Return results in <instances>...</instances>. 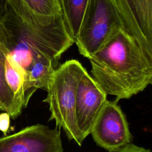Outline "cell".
Returning <instances> with one entry per match:
<instances>
[{
  "label": "cell",
  "mask_w": 152,
  "mask_h": 152,
  "mask_svg": "<svg viewBox=\"0 0 152 152\" xmlns=\"http://www.w3.org/2000/svg\"><path fill=\"white\" fill-rule=\"evenodd\" d=\"M2 20L8 34L10 53L24 73V108L39 88L46 90L62 55L74 43L62 14L37 15L22 0H8Z\"/></svg>",
  "instance_id": "cell-1"
},
{
  "label": "cell",
  "mask_w": 152,
  "mask_h": 152,
  "mask_svg": "<svg viewBox=\"0 0 152 152\" xmlns=\"http://www.w3.org/2000/svg\"><path fill=\"white\" fill-rule=\"evenodd\" d=\"M93 78L118 100L142 91L152 82V59L121 30L88 58Z\"/></svg>",
  "instance_id": "cell-2"
},
{
  "label": "cell",
  "mask_w": 152,
  "mask_h": 152,
  "mask_svg": "<svg viewBox=\"0 0 152 152\" xmlns=\"http://www.w3.org/2000/svg\"><path fill=\"white\" fill-rule=\"evenodd\" d=\"M86 69L77 60L59 65L49 82L48 94L43 102L49 105L50 117L58 128H62L68 138L81 146L84 141L75 121V105L79 81Z\"/></svg>",
  "instance_id": "cell-3"
},
{
  "label": "cell",
  "mask_w": 152,
  "mask_h": 152,
  "mask_svg": "<svg viewBox=\"0 0 152 152\" xmlns=\"http://www.w3.org/2000/svg\"><path fill=\"white\" fill-rule=\"evenodd\" d=\"M123 29L115 0H88L74 43L88 58Z\"/></svg>",
  "instance_id": "cell-4"
},
{
  "label": "cell",
  "mask_w": 152,
  "mask_h": 152,
  "mask_svg": "<svg viewBox=\"0 0 152 152\" xmlns=\"http://www.w3.org/2000/svg\"><path fill=\"white\" fill-rule=\"evenodd\" d=\"M119 100H107L90 134L96 144L109 152H116L130 144L132 136L125 113L118 104Z\"/></svg>",
  "instance_id": "cell-5"
},
{
  "label": "cell",
  "mask_w": 152,
  "mask_h": 152,
  "mask_svg": "<svg viewBox=\"0 0 152 152\" xmlns=\"http://www.w3.org/2000/svg\"><path fill=\"white\" fill-rule=\"evenodd\" d=\"M0 152H63L58 128L36 124L0 137Z\"/></svg>",
  "instance_id": "cell-6"
},
{
  "label": "cell",
  "mask_w": 152,
  "mask_h": 152,
  "mask_svg": "<svg viewBox=\"0 0 152 152\" xmlns=\"http://www.w3.org/2000/svg\"><path fill=\"white\" fill-rule=\"evenodd\" d=\"M124 30L152 59V0H115Z\"/></svg>",
  "instance_id": "cell-7"
},
{
  "label": "cell",
  "mask_w": 152,
  "mask_h": 152,
  "mask_svg": "<svg viewBox=\"0 0 152 152\" xmlns=\"http://www.w3.org/2000/svg\"><path fill=\"white\" fill-rule=\"evenodd\" d=\"M106 101L107 94L86 70L77 86L75 105L77 126L84 140Z\"/></svg>",
  "instance_id": "cell-8"
},
{
  "label": "cell",
  "mask_w": 152,
  "mask_h": 152,
  "mask_svg": "<svg viewBox=\"0 0 152 152\" xmlns=\"http://www.w3.org/2000/svg\"><path fill=\"white\" fill-rule=\"evenodd\" d=\"M9 49L8 34L2 21H0V110L7 113L12 119H16L23 108L17 103L5 78V60Z\"/></svg>",
  "instance_id": "cell-9"
},
{
  "label": "cell",
  "mask_w": 152,
  "mask_h": 152,
  "mask_svg": "<svg viewBox=\"0 0 152 152\" xmlns=\"http://www.w3.org/2000/svg\"><path fill=\"white\" fill-rule=\"evenodd\" d=\"M88 0H59L65 27L74 40L79 31Z\"/></svg>",
  "instance_id": "cell-10"
},
{
  "label": "cell",
  "mask_w": 152,
  "mask_h": 152,
  "mask_svg": "<svg viewBox=\"0 0 152 152\" xmlns=\"http://www.w3.org/2000/svg\"><path fill=\"white\" fill-rule=\"evenodd\" d=\"M5 78L17 103L23 109L25 75L22 69L12 59L10 55V43L9 49L5 60Z\"/></svg>",
  "instance_id": "cell-11"
},
{
  "label": "cell",
  "mask_w": 152,
  "mask_h": 152,
  "mask_svg": "<svg viewBox=\"0 0 152 152\" xmlns=\"http://www.w3.org/2000/svg\"><path fill=\"white\" fill-rule=\"evenodd\" d=\"M34 12L46 17H53L61 14L57 0H22Z\"/></svg>",
  "instance_id": "cell-12"
},
{
  "label": "cell",
  "mask_w": 152,
  "mask_h": 152,
  "mask_svg": "<svg viewBox=\"0 0 152 152\" xmlns=\"http://www.w3.org/2000/svg\"><path fill=\"white\" fill-rule=\"evenodd\" d=\"M10 116L6 112L0 113V131L6 135L10 124Z\"/></svg>",
  "instance_id": "cell-13"
},
{
  "label": "cell",
  "mask_w": 152,
  "mask_h": 152,
  "mask_svg": "<svg viewBox=\"0 0 152 152\" xmlns=\"http://www.w3.org/2000/svg\"><path fill=\"white\" fill-rule=\"evenodd\" d=\"M116 152H151L150 150L139 147L132 144H129Z\"/></svg>",
  "instance_id": "cell-14"
},
{
  "label": "cell",
  "mask_w": 152,
  "mask_h": 152,
  "mask_svg": "<svg viewBox=\"0 0 152 152\" xmlns=\"http://www.w3.org/2000/svg\"><path fill=\"white\" fill-rule=\"evenodd\" d=\"M8 10V4L7 0H0V21H2Z\"/></svg>",
  "instance_id": "cell-15"
},
{
  "label": "cell",
  "mask_w": 152,
  "mask_h": 152,
  "mask_svg": "<svg viewBox=\"0 0 152 152\" xmlns=\"http://www.w3.org/2000/svg\"><path fill=\"white\" fill-rule=\"evenodd\" d=\"M57 1H58V2H59V0H57Z\"/></svg>",
  "instance_id": "cell-16"
}]
</instances>
